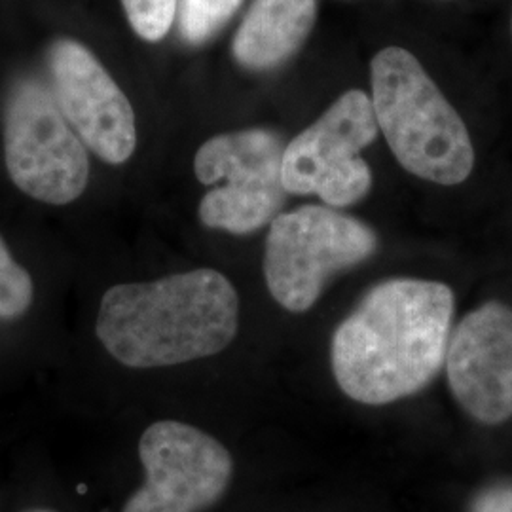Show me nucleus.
Masks as SVG:
<instances>
[{
    "label": "nucleus",
    "instance_id": "obj_1",
    "mask_svg": "<svg viewBox=\"0 0 512 512\" xmlns=\"http://www.w3.org/2000/svg\"><path fill=\"white\" fill-rule=\"evenodd\" d=\"M456 298L448 285L395 277L374 285L334 332V380L355 403L412 397L444 366Z\"/></svg>",
    "mask_w": 512,
    "mask_h": 512
},
{
    "label": "nucleus",
    "instance_id": "obj_2",
    "mask_svg": "<svg viewBox=\"0 0 512 512\" xmlns=\"http://www.w3.org/2000/svg\"><path fill=\"white\" fill-rule=\"evenodd\" d=\"M238 313L232 283L217 270L200 268L112 287L99 306L97 336L122 365H183L228 348Z\"/></svg>",
    "mask_w": 512,
    "mask_h": 512
},
{
    "label": "nucleus",
    "instance_id": "obj_3",
    "mask_svg": "<svg viewBox=\"0 0 512 512\" xmlns=\"http://www.w3.org/2000/svg\"><path fill=\"white\" fill-rule=\"evenodd\" d=\"M372 109L397 162L418 179L456 186L475 167V148L458 110L416 55L389 46L372 57Z\"/></svg>",
    "mask_w": 512,
    "mask_h": 512
},
{
    "label": "nucleus",
    "instance_id": "obj_4",
    "mask_svg": "<svg viewBox=\"0 0 512 512\" xmlns=\"http://www.w3.org/2000/svg\"><path fill=\"white\" fill-rule=\"evenodd\" d=\"M378 234L325 205H304L270 222L264 277L275 302L304 313L319 300L327 281L363 264L378 251Z\"/></svg>",
    "mask_w": 512,
    "mask_h": 512
},
{
    "label": "nucleus",
    "instance_id": "obj_5",
    "mask_svg": "<svg viewBox=\"0 0 512 512\" xmlns=\"http://www.w3.org/2000/svg\"><path fill=\"white\" fill-rule=\"evenodd\" d=\"M4 158L21 192L65 205L86 190L90 162L52 92L37 80L12 86L4 110Z\"/></svg>",
    "mask_w": 512,
    "mask_h": 512
},
{
    "label": "nucleus",
    "instance_id": "obj_6",
    "mask_svg": "<svg viewBox=\"0 0 512 512\" xmlns=\"http://www.w3.org/2000/svg\"><path fill=\"white\" fill-rule=\"evenodd\" d=\"M283 150L281 137L268 129L222 133L203 143L194 160L198 181H224L203 196V224L232 234H251L272 222L287 200L281 177Z\"/></svg>",
    "mask_w": 512,
    "mask_h": 512
},
{
    "label": "nucleus",
    "instance_id": "obj_7",
    "mask_svg": "<svg viewBox=\"0 0 512 512\" xmlns=\"http://www.w3.org/2000/svg\"><path fill=\"white\" fill-rule=\"evenodd\" d=\"M378 133L370 97L361 90L340 95L315 124L285 145L281 177L287 194H315L334 209L361 202L372 188V171L361 150Z\"/></svg>",
    "mask_w": 512,
    "mask_h": 512
},
{
    "label": "nucleus",
    "instance_id": "obj_8",
    "mask_svg": "<svg viewBox=\"0 0 512 512\" xmlns=\"http://www.w3.org/2000/svg\"><path fill=\"white\" fill-rule=\"evenodd\" d=\"M145 484L122 512H200L226 492L234 461L219 440L183 421H156L143 433Z\"/></svg>",
    "mask_w": 512,
    "mask_h": 512
},
{
    "label": "nucleus",
    "instance_id": "obj_9",
    "mask_svg": "<svg viewBox=\"0 0 512 512\" xmlns=\"http://www.w3.org/2000/svg\"><path fill=\"white\" fill-rule=\"evenodd\" d=\"M52 95L86 147L109 164H124L137 145L135 114L128 97L95 55L71 38L48 52Z\"/></svg>",
    "mask_w": 512,
    "mask_h": 512
},
{
    "label": "nucleus",
    "instance_id": "obj_10",
    "mask_svg": "<svg viewBox=\"0 0 512 512\" xmlns=\"http://www.w3.org/2000/svg\"><path fill=\"white\" fill-rule=\"evenodd\" d=\"M446 378L456 403L482 425L512 418V308L490 300L452 329Z\"/></svg>",
    "mask_w": 512,
    "mask_h": 512
},
{
    "label": "nucleus",
    "instance_id": "obj_11",
    "mask_svg": "<svg viewBox=\"0 0 512 512\" xmlns=\"http://www.w3.org/2000/svg\"><path fill=\"white\" fill-rule=\"evenodd\" d=\"M317 18V0H253L232 40L249 71H272L300 52Z\"/></svg>",
    "mask_w": 512,
    "mask_h": 512
},
{
    "label": "nucleus",
    "instance_id": "obj_12",
    "mask_svg": "<svg viewBox=\"0 0 512 512\" xmlns=\"http://www.w3.org/2000/svg\"><path fill=\"white\" fill-rule=\"evenodd\" d=\"M243 0H179V31L186 44L200 46L228 25Z\"/></svg>",
    "mask_w": 512,
    "mask_h": 512
},
{
    "label": "nucleus",
    "instance_id": "obj_13",
    "mask_svg": "<svg viewBox=\"0 0 512 512\" xmlns=\"http://www.w3.org/2000/svg\"><path fill=\"white\" fill-rule=\"evenodd\" d=\"M35 296L33 279L12 258L0 239V319H18L29 310Z\"/></svg>",
    "mask_w": 512,
    "mask_h": 512
},
{
    "label": "nucleus",
    "instance_id": "obj_14",
    "mask_svg": "<svg viewBox=\"0 0 512 512\" xmlns=\"http://www.w3.org/2000/svg\"><path fill=\"white\" fill-rule=\"evenodd\" d=\"M131 29L147 42H160L171 31L179 0H122Z\"/></svg>",
    "mask_w": 512,
    "mask_h": 512
},
{
    "label": "nucleus",
    "instance_id": "obj_15",
    "mask_svg": "<svg viewBox=\"0 0 512 512\" xmlns=\"http://www.w3.org/2000/svg\"><path fill=\"white\" fill-rule=\"evenodd\" d=\"M469 512H512V480H495L478 490Z\"/></svg>",
    "mask_w": 512,
    "mask_h": 512
},
{
    "label": "nucleus",
    "instance_id": "obj_16",
    "mask_svg": "<svg viewBox=\"0 0 512 512\" xmlns=\"http://www.w3.org/2000/svg\"><path fill=\"white\" fill-rule=\"evenodd\" d=\"M29 512H54V511H42V509H40V511H29Z\"/></svg>",
    "mask_w": 512,
    "mask_h": 512
},
{
    "label": "nucleus",
    "instance_id": "obj_17",
    "mask_svg": "<svg viewBox=\"0 0 512 512\" xmlns=\"http://www.w3.org/2000/svg\"><path fill=\"white\" fill-rule=\"evenodd\" d=\"M511 27H512V23H511Z\"/></svg>",
    "mask_w": 512,
    "mask_h": 512
}]
</instances>
